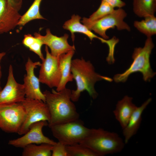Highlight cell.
Instances as JSON below:
<instances>
[{
    "label": "cell",
    "instance_id": "obj_1",
    "mask_svg": "<svg viewBox=\"0 0 156 156\" xmlns=\"http://www.w3.org/2000/svg\"><path fill=\"white\" fill-rule=\"evenodd\" d=\"M43 93L50 113L48 125L49 128L79 119V114L71 99V90L70 89L66 88L57 91L53 89L51 92L46 90Z\"/></svg>",
    "mask_w": 156,
    "mask_h": 156
},
{
    "label": "cell",
    "instance_id": "obj_2",
    "mask_svg": "<svg viewBox=\"0 0 156 156\" xmlns=\"http://www.w3.org/2000/svg\"><path fill=\"white\" fill-rule=\"evenodd\" d=\"M71 71L77 85L76 90H71V99L73 102L77 101L81 93L85 90L93 99H95L98 95L94 88L96 83L102 80L109 82L113 80L96 73L91 62L83 58L72 60Z\"/></svg>",
    "mask_w": 156,
    "mask_h": 156
},
{
    "label": "cell",
    "instance_id": "obj_3",
    "mask_svg": "<svg viewBox=\"0 0 156 156\" xmlns=\"http://www.w3.org/2000/svg\"><path fill=\"white\" fill-rule=\"evenodd\" d=\"M88 147L98 156L120 152L124 148V141L116 133L101 128L91 129L80 143Z\"/></svg>",
    "mask_w": 156,
    "mask_h": 156
},
{
    "label": "cell",
    "instance_id": "obj_4",
    "mask_svg": "<svg viewBox=\"0 0 156 156\" xmlns=\"http://www.w3.org/2000/svg\"><path fill=\"white\" fill-rule=\"evenodd\" d=\"M154 44L151 37H147L143 47L134 49L132 55L133 60L129 68L122 73L117 74L113 77L116 83L124 82L131 74L136 72L141 73L144 80L149 81L156 74L152 69L150 57Z\"/></svg>",
    "mask_w": 156,
    "mask_h": 156
},
{
    "label": "cell",
    "instance_id": "obj_5",
    "mask_svg": "<svg viewBox=\"0 0 156 156\" xmlns=\"http://www.w3.org/2000/svg\"><path fill=\"white\" fill-rule=\"evenodd\" d=\"M50 128L54 137L65 146L80 143L90 129L85 127L83 122L79 119L54 125Z\"/></svg>",
    "mask_w": 156,
    "mask_h": 156
},
{
    "label": "cell",
    "instance_id": "obj_6",
    "mask_svg": "<svg viewBox=\"0 0 156 156\" xmlns=\"http://www.w3.org/2000/svg\"><path fill=\"white\" fill-rule=\"evenodd\" d=\"M127 13L122 8L114 10L106 16L95 21L83 23L91 31H94L102 38L108 39L109 37L106 34L107 30L116 27L119 30H126L130 31L129 25L124 21Z\"/></svg>",
    "mask_w": 156,
    "mask_h": 156
},
{
    "label": "cell",
    "instance_id": "obj_7",
    "mask_svg": "<svg viewBox=\"0 0 156 156\" xmlns=\"http://www.w3.org/2000/svg\"><path fill=\"white\" fill-rule=\"evenodd\" d=\"M25 112L24 121L18 132L19 135L25 134L33 124L41 121L48 122L50 119L49 111L45 102L41 100L25 98L21 103Z\"/></svg>",
    "mask_w": 156,
    "mask_h": 156
},
{
    "label": "cell",
    "instance_id": "obj_8",
    "mask_svg": "<svg viewBox=\"0 0 156 156\" xmlns=\"http://www.w3.org/2000/svg\"><path fill=\"white\" fill-rule=\"evenodd\" d=\"M25 116L21 103L0 105V129L8 133H18Z\"/></svg>",
    "mask_w": 156,
    "mask_h": 156
},
{
    "label": "cell",
    "instance_id": "obj_9",
    "mask_svg": "<svg viewBox=\"0 0 156 156\" xmlns=\"http://www.w3.org/2000/svg\"><path fill=\"white\" fill-rule=\"evenodd\" d=\"M45 50L46 56L42 60L38 78L40 82L50 88H57L61 78L59 57L52 55L46 45Z\"/></svg>",
    "mask_w": 156,
    "mask_h": 156
},
{
    "label": "cell",
    "instance_id": "obj_10",
    "mask_svg": "<svg viewBox=\"0 0 156 156\" xmlns=\"http://www.w3.org/2000/svg\"><path fill=\"white\" fill-rule=\"evenodd\" d=\"M48 125L46 121H41L31 125L29 130L20 138L10 140L8 144L16 148H23L31 144L47 143L53 145L56 142L45 136L42 131L43 128Z\"/></svg>",
    "mask_w": 156,
    "mask_h": 156
},
{
    "label": "cell",
    "instance_id": "obj_11",
    "mask_svg": "<svg viewBox=\"0 0 156 156\" xmlns=\"http://www.w3.org/2000/svg\"><path fill=\"white\" fill-rule=\"evenodd\" d=\"M39 61L33 62L29 57L25 65L26 73L24 76V83L25 96L28 98L37 99L45 103V98L41 90L38 78L35 75L34 70L40 66Z\"/></svg>",
    "mask_w": 156,
    "mask_h": 156
},
{
    "label": "cell",
    "instance_id": "obj_12",
    "mask_svg": "<svg viewBox=\"0 0 156 156\" xmlns=\"http://www.w3.org/2000/svg\"><path fill=\"white\" fill-rule=\"evenodd\" d=\"M25 98L23 84L17 83L15 80L13 67L10 64L6 83L0 92V105L20 103Z\"/></svg>",
    "mask_w": 156,
    "mask_h": 156
},
{
    "label": "cell",
    "instance_id": "obj_13",
    "mask_svg": "<svg viewBox=\"0 0 156 156\" xmlns=\"http://www.w3.org/2000/svg\"><path fill=\"white\" fill-rule=\"evenodd\" d=\"M34 35L40 39L43 44L49 48L51 54L54 56L59 57L71 50H75L74 45L71 46L68 42L69 36L67 34L58 37L53 34L50 29H47L45 36H42L37 33H35Z\"/></svg>",
    "mask_w": 156,
    "mask_h": 156
},
{
    "label": "cell",
    "instance_id": "obj_14",
    "mask_svg": "<svg viewBox=\"0 0 156 156\" xmlns=\"http://www.w3.org/2000/svg\"><path fill=\"white\" fill-rule=\"evenodd\" d=\"M21 16L18 11L8 5L6 0H0V34L14 29Z\"/></svg>",
    "mask_w": 156,
    "mask_h": 156
},
{
    "label": "cell",
    "instance_id": "obj_15",
    "mask_svg": "<svg viewBox=\"0 0 156 156\" xmlns=\"http://www.w3.org/2000/svg\"><path fill=\"white\" fill-rule=\"evenodd\" d=\"M133 98L125 96L117 103L113 112L116 120L122 129L127 125L128 121L137 106L132 102Z\"/></svg>",
    "mask_w": 156,
    "mask_h": 156
},
{
    "label": "cell",
    "instance_id": "obj_16",
    "mask_svg": "<svg viewBox=\"0 0 156 156\" xmlns=\"http://www.w3.org/2000/svg\"><path fill=\"white\" fill-rule=\"evenodd\" d=\"M152 100V99L150 98L141 106H137L130 117L127 125L122 129L125 144L127 143L131 138L137 133L141 123L142 113Z\"/></svg>",
    "mask_w": 156,
    "mask_h": 156
},
{
    "label": "cell",
    "instance_id": "obj_17",
    "mask_svg": "<svg viewBox=\"0 0 156 156\" xmlns=\"http://www.w3.org/2000/svg\"><path fill=\"white\" fill-rule=\"evenodd\" d=\"M81 18L79 15L74 14L72 16L70 19L65 22L63 26L64 29L68 30L70 32L71 37L73 42L75 39V33L78 32L86 35L91 41L96 38L99 40L102 43L106 44L108 43V40L97 36L86 25L81 24L80 22Z\"/></svg>",
    "mask_w": 156,
    "mask_h": 156
},
{
    "label": "cell",
    "instance_id": "obj_18",
    "mask_svg": "<svg viewBox=\"0 0 156 156\" xmlns=\"http://www.w3.org/2000/svg\"><path fill=\"white\" fill-rule=\"evenodd\" d=\"M74 51L71 50L59 57L61 78L59 84L56 88L57 91H59L66 88L67 83L73 80L71 71V64Z\"/></svg>",
    "mask_w": 156,
    "mask_h": 156
},
{
    "label": "cell",
    "instance_id": "obj_19",
    "mask_svg": "<svg viewBox=\"0 0 156 156\" xmlns=\"http://www.w3.org/2000/svg\"><path fill=\"white\" fill-rule=\"evenodd\" d=\"M133 10L134 14L140 18L154 15L156 0H133Z\"/></svg>",
    "mask_w": 156,
    "mask_h": 156
},
{
    "label": "cell",
    "instance_id": "obj_20",
    "mask_svg": "<svg viewBox=\"0 0 156 156\" xmlns=\"http://www.w3.org/2000/svg\"><path fill=\"white\" fill-rule=\"evenodd\" d=\"M133 25L147 37H151L156 34V17L154 15L148 16L140 21H135Z\"/></svg>",
    "mask_w": 156,
    "mask_h": 156
},
{
    "label": "cell",
    "instance_id": "obj_21",
    "mask_svg": "<svg viewBox=\"0 0 156 156\" xmlns=\"http://www.w3.org/2000/svg\"><path fill=\"white\" fill-rule=\"evenodd\" d=\"M53 145L42 143L40 145L31 144L23 148V156H51L52 155Z\"/></svg>",
    "mask_w": 156,
    "mask_h": 156
},
{
    "label": "cell",
    "instance_id": "obj_22",
    "mask_svg": "<svg viewBox=\"0 0 156 156\" xmlns=\"http://www.w3.org/2000/svg\"><path fill=\"white\" fill-rule=\"evenodd\" d=\"M42 1L34 0L26 12L21 16L18 25L23 27L32 20L37 19H45L41 14L40 12V7Z\"/></svg>",
    "mask_w": 156,
    "mask_h": 156
},
{
    "label": "cell",
    "instance_id": "obj_23",
    "mask_svg": "<svg viewBox=\"0 0 156 156\" xmlns=\"http://www.w3.org/2000/svg\"><path fill=\"white\" fill-rule=\"evenodd\" d=\"M114 8L107 3L101 0V4L98 9L89 18L84 17L81 21L82 23L90 22L100 19L112 12Z\"/></svg>",
    "mask_w": 156,
    "mask_h": 156
},
{
    "label": "cell",
    "instance_id": "obj_24",
    "mask_svg": "<svg viewBox=\"0 0 156 156\" xmlns=\"http://www.w3.org/2000/svg\"><path fill=\"white\" fill-rule=\"evenodd\" d=\"M67 156H98L88 147L80 143L66 146Z\"/></svg>",
    "mask_w": 156,
    "mask_h": 156
},
{
    "label": "cell",
    "instance_id": "obj_25",
    "mask_svg": "<svg viewBox=\"0 0 156 156\" xmlns=\"http://www.w3.org/2000/svg\"><path fill=\"white\" fill-rule=\"evenodd\" d=\"M52 156H67L66 146L58 141L53 145Z\"/></svg>",
    "mask_w": 156,
    "mask_h": 156
},
{
    "label": "cell",
    "instance_id": "obj_26",
    "mask_svg": "<svg viewBox=\"0 0 156 156\" xmlns=\"http://www.w3.org/2000/svg\"><path fill=\"white\" fill-rule=\"evenodd\" d=\"M36 38H37L36 40L29 49L30 51L36 54L41 60H42L44 59V57L42 53L41 48L43 44L40 39Z\"/></svg>",
    "mask_w": 156,
    "mask_h": 156
},
{
    "label": "cell",
    "instance_id": "obj_27",
    "mask_svg": "<svg viewBox=\"0 0 156 156\" xmlns=\"http://www.w3.org/2000/svg\"><path fill=\"white\" fill-rule=\"evenodd\" d=\"M36 39V38L31 34H25L22 41V43L25 46L29 48L35 42Z\"/></svg>",
    "mask_w": 156,
    "mask_h": 156
},
{
    "label": "cell",
    "instance_id": "obj_28",
    "mask_svg": "<svg viewBox=\"0 0 156 156\" xmlns=\"http://www.w3.org/2000/svg\"><path fill=\"white\" fill-rule=\"evenodd\" d=\"M8 5L19 11L21 8L23 0H6Z\"/></svg>",
    "mask_w": 156,
    "mask_h": 156
},
{
    "label": "cell",
    "instance_id": "obj_29",
    "mask_svg": "<svg viewBox=\"0 0 156 156\" xmlns=\"http://www.w3.org/2000/svg\"><path fill=\"white\" fill-rule=\"evenodd\" d=\"M106 2L114 8H122L125 6V3L122 0H101Z\"/></svg>",
    "mask_w": 156,
    "mask_h": 156
},
{
    "label": "cell",
    "instance_id": "obj_30",
    "mask_svg": "<svg viewBox=\"0 0 156 156\" xmlns=\"http://www.w3.org/2000/svg\"><path fill=\"white\" fill-rule=\"evenodd\" d=\"M6 53L5 52H0V92L2 90L1 86V79L2 76V72L1 70V61L5 55Z\"/></svg>",
    "mask_w": 156,
    "mask_h": 156
}]
</instances>
